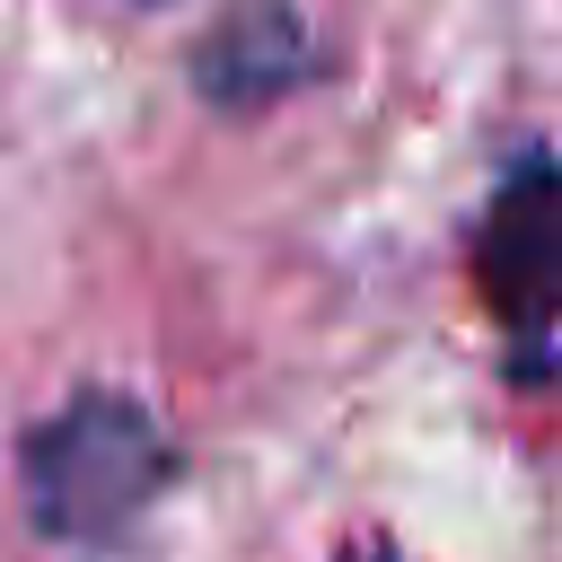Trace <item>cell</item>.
Returning <instances> with one entry per match:
<instances>
[{"label":"cell","instance_id":"cell-1","mask_svg":"<svg viewBox=\"0 0 562 562\" xmlns=\"http://www.w3.org/2000/svg\"><path fill=\"white\" fill-rule=\"evenodd\" d=\"M18 474H26V518L53 544L97 553V544H123L140 527V509L158 501L167 439H158L149 404H132L114 386H79L70 404H53L26 430Z\"/></svg>","mask_w":562,"mask_h":562},{"label":"cell","instance_id":"cell-2","mask_svg":"<svg viewBox=\"0 0 562 562\" xmlns=\"http://www.w3.org/2000/svg\"><path fill=\"white\" fill-rule=\"evenodd\" d=\"M474 281L527 351L562 325V158H518L492 184L474 228Z\"/></svg>","mask_w":562,"mask_h":562},{"label":"cell","instance_id":"cell-3","mask_svg":"<svg viewBox=\"0 0 562 562\" xmlns=\"http://www.w3.org/2000/svg\"><path fill=\"white\" fill-rule=\"evenodd\" d=\"M299 70H307V35H299L290 0H237L220 18V35L202 44V97H220V105H263Z\"/></svg>","mask_w":562,"mask_h":562}]
</instances>
